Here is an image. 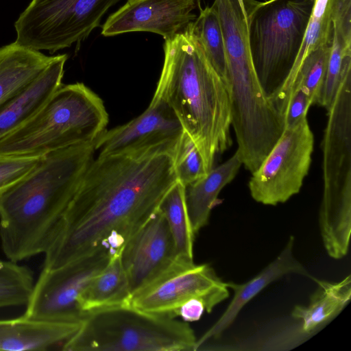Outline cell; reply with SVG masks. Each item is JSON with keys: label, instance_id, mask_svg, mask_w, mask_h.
Returning <instances> with one entry per match:
<instances>
[{"label": "cell", "instance_id": "cell-11", "mask_svg": "<svg viewBox=\"0 0 351 351\" xmlns=\"http://www.w3.org/2000/svg\"><path fill=\"white\" fill-rule=\"evenodd\" d=\"M184 132L177 115L161 97L154 95L147 108L128 123L104 132L95 141L98 156H173Z\"/></svg>", "mask_w": 351, "mask_h": 351}, {"label": "cell", "instance_id": "cell-24", "mask_svg": "<svg viewBox=\"0 0 351 351\" xmlns=\"http://www.w3.org/2000/svg\"><path fill=\"white\" fill-rule=\"evenodd\" d=\"M199 16L193 22V28L209 62L226 86L228 78V62L223 31L214 5L204 9L199 6Z\"/></svg>", "mask_w": 351, "mask_h": 351}, {"label": "cell", "instance_id": "cell-22", "mask_svg": "<svg viewBox=\"0 0 351 351\" xmlns=\"http://www.w3.org/2000/svg\"><path fill=\"white\" fill-rule=\"evenodd\" d=\"M332 36L331 0H315L304 36L293 64L281 86L269 97L276 107L278 108L282 104L302 62L322 43L330 42Z\"/></svg>", "mask_w": 351, "mask_h": 351}, {"label": "cell", "instance_id": "cell-13", "mask_svg": "<svg viewBox=\"0 0 351 351\" xmlns=\"http://www.w3.org/2000/svg\"><path fill=\"white\" fill-rule=\"evenodd\" d=\"M176 255L167 221L158 208L121 252L132 294L158 276Z\"/></svg>", "mask_w": 351, "mask_h": 351}, {"label": "cell", "instance_id": "cell-18", "mask_svg": "<svg viewBox=\"0 0 351 351\" xmlns=\"http://www.w3.org/2000/svg\"><path fill=\"white\" fill-rule=\"evenodd\" d=\"M317 287L308 305H296L293 318L300 321L297 330L301 338H307L318 332L344 308L351 298V276L337 282L313 278Z\"/></svg>", "mask_w": 351, "mask_h": 351}, {"label": "cell", "instance_id": "cell-7", "mask_svg": "<svg viewBox=\"0 0 351 351\" xmlns=\"http://www.w3.org/2000/svg\"><path fill=\"white\" fill-rule=\"evenodd\" d=\"M121 0H32L14 23L15 43L53 53L79 44Z\"/></svg>", "mask_w": 351, "mask_h": 351}, {"label": "cell", "instance_id": "cell-30", "mask_svg": "<svg viewBox=\"0 0 351 351\" xmlns=\"http://www.w3.org/2000/svg\"><path fill=\"white\" fill-rule=\"evenodd\" d=\"M312 104L311 99L302 88L294 87L281 112L284 129L294 126L307 119V113Z\"/></svg>", "mask_w": 351, "mask_h": 351}, {"label": "cell", "instance_id": "cell-19", "mask_svg": "<svg viewBox=\"0 0 351 351\" xmlns=\"http://www.w3.org/2000/svg\"><path fill=\"white\" fill-rule=\"evenodd\" d=\"M241 165L236 151L226 161L213 167L206 176L184 186L186 211L195 235L208 224L219 193L234 179Z\"/></svg>", "mask_w": 351, "mask_h": 351}, {"label": "cell", "instance_id": "cell-2", "mask_svg": "<svg viewBox=\"0 0 351 351\" xmlns=\"http://www.w3.org/2000/svg\"><path fill=\"white\" fill-rule=\"evenodd\" d=\"M95 152L94 143L50 152L0 195V241L8 260L45 253Z\"/></svg>", "mask_w": 351, "mask_h": 351}, {"label": "cell", "instance_id": "cell-6", "mask_svg": "<svg viewBox=\"0 0 351 351\" xmlns=\"http://www.w3.org/2000/svg\"><path fill=\"white\" fill-rule=\"evenodd\" d=\"M254 69L268 97L287 78L298 53L315 0H243Z\"/></svg>", "mask_w": 351, "mask_h": 351}, {"label": "cell", "instance_id": "cell-17", "mask_svg": "<svg viewBox=\"0 0 351 351\" xmlns=\"http://www.w3.org/2000/svg\"><path fill=\"white\" fill-rule=\"evenodd\" d=\"M81 323L39 321L24 315L0 319V350H46L62 346L77 332Z\"/></svg>", "mask_w": 351, "mask_h": 351}, {"label": "cell", "instance_id": "cell-20", "mask_svg": "<svg viewBox=\"0 0 351 351\" xmlns=\"http://www.w3.org/2000/svg\"><path fill=\"white\" fill-rule=\"evenodd\" d=\"M131 295L121 252H117L81 293L77 304L80 311L85 314L98 309L130 306Z\"/></svg>", "mask_w": 351, "mask_h": 351}, {"label": "cell", "instance_id": "cell-32", "mask_svg": "<svg viewBox=\"0 0 351 351\" xmlns=\"http://www.w3.org/2000/svg\"><path fill=\"white\" fill-rule=\"evenodd\" d=\"M205 311V306L200 300L193 299L178 309L177 317H181L185 322H194L199 319Z\"/></svg>", "mask_w": 351, "mask_h": 351}, {"label": "cell", "instance_id": "cell-5", "mask_svg": "<svg viewBox=\"0 0 351 351\" xmlns=\"http://www.w3.org/2000/svg\"><path fill=\"white\" fill-rule=\"evenodd\" d=\"M197 338L185 322L121 306L85 313L64 351H194Z\"/></svg>", "mask_w": 351, "mask_h": 351}, {"label": "cell", "instance_id": "cell-3", "mask_svg": "<svg viewBox=\"0 0 351 351\" xmlns=\"http://www.w3.org/2000/svg\"><path fill=\"white\" fill-rule=\"evenodd\" d=\"M193 22L165 40L164 64L154 95L173 109L208 172L216 156L232 145L231 109L225 83L207 58Z\"/></svg>", "mask_w": 351, "mask_h": 351}, {"label": "cell", "instance_id": "cell-1", "mask_svg": "<svg viewBox=\"0 0 351 351\" xmlns=\"http://www.w3.org/2000/svg\"><path fill=\"white\" fill-rule=\"evenodd\" d=\"M177 180L169 154L97 156L62 214L43 269L60 267L103 248L122 251Z\"/></svg>", "mask_w": 351, "mask_h": 351}, {"label": "cell", "instance_id": "cell-29", "mask_svg": "<svg viewBox=\"0 0 351 351\" xmlns=\"http://www.w3.org/2000/svg\"><path fill=\"white\" fill-rule=\"evenodd\" d=\"M41 158L0 155V195L27 174Z\"/></svg>", "mask_w": 351, "mask_h": 351}, {"label": "cell", "instance_id": "cell-9", "mask_svg": "<svg viewBox=\"0 0 351 351\" xmlns=\"http://www.w3.org/2000/svg\"><path fill=\"white\" fill-rule=\"evenodd\" d=\"M314 136L307 119L286 128L252 173L248 188L257 202L276 206L298 194L312 161Z\"/></svg>", "mask_w": 351, "mask_h": 351}, {"label": "cell", "instance_id": "cell-10", "mask_svg": "<svg viewBox=\"0 0 351 351\" xmlns=\"http://www.w3.org/2000/svg\"><path fill=\"white\" fill-rule=\"evenodd\" d=\"M116 252L103 248L54 269H42L23 315L39 321L72 322L82 320L77 299L90 280Z\"/></svg>", "mask_w": 351, "mask_h": 351}, {"label": "cell", "instance_id": "cell-28", "mask_svg": "<svg viewBox=\"0 0 351 351\" xmlns=\"http://www.w3.org/2000/svg\"><path fill=\"white\" fill-rule=\"evenodd\" d=\"M172 157L177 180L184 186L199 180L208 173L199 150L185 131Z\"/></svg>", "mask_w": 351, "mask_h": 351}, {"label": "cell", "instance_id": "cell-25", "mask_svg": "<svg viewBox=\"0 0 351 351\" xmlns=\"http://www.w3.org/2000/svg\"><path fill=\"white\" fill-rule=\"evenodd\" d=\"M331 42L322 43L302 62L280 108V116L285 101L294 87L302 88L310 97L313 104H318L327 70Z\"/></svg>", "mask_w": 351, "mask_h": 351}, {"label": "cell", "instance_id": "cell-26", "mask_svg": "<svg viewBox=\"0 0 351 351\" xmlns=\"http://www.w3.org/2000/svg\"><path fill=\"white\" fill-rule=\"evenodd\" d=\"M34 286L33 274L28 267L0 259V308L26 305Z\"/></svg>", "mask_w": 351, "mask_h": 351}, {"label": "cell", "instance_id": "cell-16", "mask_svg": "<svg viewBox=\"0 0 351 351\" xmlns=\"http://www.w3.org/2000/svg\"><path fill=\"white\" fill-rule=\"evenodd\" d=\"M67 58L54 56L37 77L0 105V140L34 117L61 86Z\"/></svg>", "mask_w": 351, "mask_h": 351}, {"label": "cell", "instance_id": "cell-14", "mask_svg": "<svg viewBox=\"0 0 351 351\" xmlns=\"http://www.w3.org/2000/svg\"><path fill=\"white\" fill-rule=\"evenodd\" d=\"M322 143L323 195L351 193V106L334 103Z\"/></svg>", "mask_w": 351, "mask_h": 351}, {"label": "cell", "instance_id": "cell-15", "mask_svg": "<svg viewBox=\"0 0 351 351\" xmlns=\"http://www.w3.org/2000/svg\"><path fill=\"white\" fill-rule=\"evenodd\" d=\"M293 245L294 237L291 236L279 255L249 281L242 284L226 282L228 288L233 291V298L218 320L197 339L194 351L199 350L210 339L219 338L232 324L243 306L272 282L291 274L313 279V277L295 258Z\"/></svg>", "mask_w": 351, "mask_h": 351}, {"label": "cell", "instance_id": "cell-31", "mask_svg": "<svg viewBox=\"0 0 351 351\" xmlns=\"http://www.w3.org/2000/svg\"><path fill=\"white\" fill-rule=\"evenodd\" d=\"M351 0H331L332 29L342 43L351 47Z\"/></svg>", "mask_w": 351, "mask_h": 351}, {"label": "cell", "instance_id": "cell-33", "mask_svg": "<svg viewBox=\"0 0 351 351\" xmlns=\"http://www.w3.org/2000/svg\"><path fill=\"white\" fill-rule=\"evenodd\" d=\"M237 1L239 5V7L241 8V10L243 15L244 19L247 21V12H246L245 8L244 1L243 0H237Z\"/></svg>", "mask_w": 351, "mask_h": 351}, {"label": "cell", "instance_id": "cell-4", "mask_svg": "<svg viewBox=\"0 0 351 351\" xmlns=\"http://www.w3.org/2000/svg\"><path fill=\"white\" fill-rule=\"evenodd\" d=\"M108 123V112L96 93L81 82L62 84L34 117L0 140V155L40 157L95 143Z\"/></svg>", "mask_w": 351, "mask_h": 351}, {"label": "cell", "instance_id": "cell-8", "mask_svg": "<svg viewBox=\"0 0 351 351\" xmlns=\"http://www.w3.org/2000/svg\"><path fill=\"white\" fill-rule=\"evenodd\" d=\"M229 289L208 264L176 255L171 263L148 283L134 291L130 306L169 318L177 317L186 302L200 300L207 313L229 296Z\"/></svg>", "mask_w": 351, "mask_h": 351}, {"label": "cell", "instance_id": "cell-12", "mask_svg": "<svg viewBox=\"0 0 351 351\" xmlns=\"http://www.w3.org/2000/svg\"><path fill=\"white\" fill-rule=\"evenodd\" d=\"M200 0H128L102 26L101 34L113 36L132 32L160 34L165 40L183 31L196 19L192 12Z\"/></svg>", "mask_w": 351, "mask_h": 351}, {"label": "cell", "instance_id": "cell-21", "mask_svg": "<svg viewBox=\"0 0 351 351\" xmlns=\"http://www.w3.org/2000/svg\"><path fill=\"white\" fill-rule=\"evenodd\" d=\"M15 42L0 48V105L37 77L53 60Z\"/></svg>", "mask_w": 351, "mask_h": 351}, {"label": "cell", "instance_id": "cell-27", "mask_svg": "<svg viewBox=\"0 0 351 351\" xmlns=\"http://www.w3.org/2000/svg\"><path fill=\"white\" fill-rule=\"evenodd\" d=\"M351 69V47L343 45L332 29L330 56L318 104L328 110L345 73Z\"/></svg>", "mask_w": 351, "mask_h": 351}, {"label": "cell", "instance_id": "cell-23", "mask_svg": "<svg viewBox=\"0 0 351 351\" xmlns=\"http://www.w3.org/2000/svg\"><path fill=\"white\" fill-rule=\"evenodd\" d=\"M159 209L167 221L176 254L193 258L195 234L188 217L184 186L182 183L177 180L171 187L162 199Z\"/></svg>", "mask_w": 351, "mask_h": 351}]
</instances>
